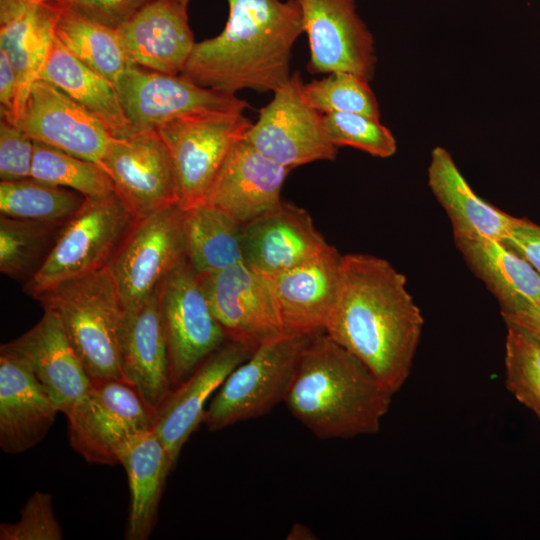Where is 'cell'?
Returning a JSON list of instances; mask_svg holds the SVG:
<instances>
[{"label":"cell","instance_id":"e575fe53","mask_svg":"<svg viewBox=\"0 0 540 540\" xmlns=\"http://www.w3.org/2000/svg\"><path fill=\"white\" fill-rule=\"evenodd\" d=\"M367 78L345 71L303 83L305 100L322 114L360 113L380 118L376 96Z\"/></svg>","mask_w":540,"mask_h":540},{"label":"cell","instance_id":"52a82bcc","mask_svg":"<svg viewBox=\"0 0 540 540\" xmlns=\"http://www.w3.org/2000/svg\"><path fill=\"white\" fill-rule=\"evenodd\" d=\"M243 112L193 113L157 128L174 165L181 209L205 202L227 154L252 125Z\"/></svg>","mask_w":540,"mask_h":540},{"label":"cell","instance_id":"f546056e","mask_svg":"<svg viewBox=\"0 0 540 540\" xmlns=\"http://www.w3.org/2000/svg\"><path fill=\"white\" fill-rule=\"evenodd\" d=\"M186 259L198 274L242 262V225L223 210L202 203L183 210Z\"/></svg>","mask_w":540,"mask_h":540},{"label":"cell","instance_id":"cb8c5ba5","mask_svg":"<svg viewBox=\"0 0 540 540\" xmlns=\"http://www.w3.org/2000/svg\"><path fill=\"white\" fill-rule=\"evenodd\" d=\"M60 412L17 357L0 351V447L18 454L37 445Z\"/></svg>","mask_w":540,"mask_h":540},{"label":"cell","instance_id":"7a4b0ae2","mask_svg":"<svg viewBox=\"0 0 540 540\" xmlns=\"http://www.w3.org/2000/svg\"><path fill=\"white\" fill-rule=\"evenodd\" d=\"M223 31L196 42L182 76L202 87L236 94L274 92L291 76L293 47L304 33L295 0H227Z\"/></svg>","mask_w":540,"mask_h":540},{"label":"cell","instance_id":"ba28073f","mask_svg":"<svg viewBox=\"0 0 540 540\" xmlns=\"http://www.w3.org/2000/svg\"><path fill=\"white\" fill-rule=\"evenodd\" d=\"M71 447L90 464H119L120 450L153 430L154 414L125 381L92 382L65 415Z\"/></svg>","mask_w":540,"mask_h":540},{"label":"cell","instance_id":"83f0119b","mask_svg":"<svg viewBox=\"0 0 540 540\" xmlns=\"http://www.w3.org/2000/svg\"><path fill=\"white\" fill-rule=\"evenodd\" d=\"M118 462L126 471L130 491L125 538L146 540L157 521L166 478L173 470L168 453L150 430L128 442L120 450Z\"/></svg>","mask_w":540,"mask_h":540},{"label":"cell","instance_id":"3957f363","mask_svg":"<svg viewBox=\"0 0 540 540\" xmlns=\"http://www.w3.org/2000/svg\"><path fill=\"white\" fill-rule=\"evenodd\" d=\"M393 393L325 332L305 348L284 400L291 414L321 439L376 434Z\"/></svg>","mask_w":540,"mask_h":540},{"label":"cell","instance_id":"7c38bea8","mask_svg":"<svg viewBox=\"0 0 540 540\" xmlns=\"http://www.w3.org/2000/svg\"><path fill=\"white\" fill-rule=\"evenodd\" d=\"M115 87L135 132L157 129L193 113L250 108L236 94L202 87L181 74H166L131 63L118 76Z\"/></svg>","mask_w":540,"mask_h":540},{"label":"cell","instance_id":"7402d4cb","mask_svg":"<svg viewBox=\"0 0 540 540\" xmlns=\"http://www.w3.org/2000/svg\"><path fill=\"white\" fill-rule=\"evenodd\" d=\"M289 172L242 138L227 154L204 203L223 210L243 226L281 203Z\"/></svg>","mask_w":540,"mask_h":540},{"label":"cell","instance_id":"ac0fdd59","mask_svg":"<svg viewBox=\"0 0 540 540\" xmlns=\"http://www.w3.org/2000/svg\"><path fill=\"white\" fill-rule=\"evenodd\" d=\"M119 344L123 379L154 414L172 391L160 287L140 304L124 309Z\"/></svg>","mask_w":540,"mask_h":540},{"label":"cell","instance_id":"603a6c76","mask_svg":"<svg viewBox=\"0 0 540 540\" xmlns=\"http://www.w3.org/2000/svg\"><path fill=\"white\" fill-rule=\"evenodd\" d=\"M251 354L245 345L228 340L174 388L154 413L153 431L164 444L173 468L184 444L203 423L207 401Z\"/></svg>","mask_w":540,"mask_h":540},{"label":"cell","instance_id":"f1b7e54d","mask_svg":"<svg viewBox=\"0 0 540 540\" xmlns=\"http://www.w3.org/2000/svg\"><path fill=\"white\" fill-rule=\"evenodd\" d=\"M37 78L63 90L100 120L112 137L126 138L135 133L115 85L73 56L56 37Z\"/></svg>","mask_w":540,"mask_h":540},{"label":"cell","instance_id":"e0dca14e","mask_svg":"<svg viewBox=\"0 0 540 540\" xmlns=\"http://www.w3.org/2000/svg\"><path fill=\"white\" fill-rule=\"evenodd\" d=\"M329 246L310 214L289 201L242 226V262L266 278L313 259Z\"/></svg>","mask_w":540,"mask_h":540},{"label":"cell","instance_id":"4dcf8cb0","mask_svg":"<svg viewBox=\"0 0 540 540\" xmlns=\"http://www.w3.org/2000/svg\"><path fill=\"white\" fill-rule=\"evenodd\" d=\"M54 32L55 37L73 56L114 85L129 63L116 29L75 12L59 7Z\"/></svg>","mask_w":540,"mask_h":540},{"label":"cell","instance_id":"1f68e13d","mask_svg":"<svg viewBox=\"0 0 540 540\" xmlns=\"http://www.w3.org/2000/svg\"><path fill=\"white\" fill-rule=\"evenodd\" d=\"M85 199L77 191L31 177L0 182V213L9 218L62 224Z\"/></svg>","mask_w":540,"mask_h":540},{"label":"cell","instance_id":"4fadbf2b","mask_svg":"<svg viewBox=\"0 0 540 540\" xmlns=\"http://www.w3.org/2000/svg\"><path fill=\"white\" fill-rule=\"evenodd\" d=\"M100 166L114 193L136 218L178 205V185L169 150L157 129L113 138Z\"/></svg>","mask_w":540,"mask_h":540},{"label":"cell","instance_id":"2e32d148","mask_svg":"<svg viewBox=\"0 0 540 540\" xmlns=\"http://www.w3.org/2000/svg\"><path fill=\"white\" fill-rule=\"evenodd\" d=\"M16 124L34 141L99 165L114 138L93 114L39 78L32 83Z\"/></svg>","mask_w":540,"mask_h":540},{"label":"cell","instance_id":"6da1fadb","mask_svg":"<svg viewBox=\"0 0 540 540\" xmlns=\"http://www.w3.org/2000/svg\"><path fill=\"white\" fill-rule=\"evenodd\" d=\"M424 319L405 276L369 254L342 255L325 333L359 359L393 394L407 381Z\"/></svg>","mask_w":540,"mask_h":540},{"label":"cell","instance_id":"9c48e42d","mask_svg":"<svg viewBox=\"0 0 540 540\" xmlns=\"http://www.w3.org/2000/svg\"><path fill=\"white\" fill-rule=\"evenodd\" d=\"M303 83L298 72L292 73L243 137L261 154L290 170L333 161L339 148L326 132L323 114L305 100Z\"/></svg>","mask_w":540,"mask_h":540},{"label":"cell","instance_id":"4316f807","mask_svg":"<svg viewBox=\"0 0 540 540\" xmlns=\"http://www.w3.org/2000/svg\"><path fill=\"white\" fill-rule=\"evenodd\" d=\"M454 242L470 269L496 297L501 312L540 302V273L504 242L486 237H454Z\"/></svg>","mask_w":540,"mask_h":540},{"label":"cell","instance_id":"8992f818","mask_svg":"<svg viewBox=\"0 0 540 540\" xmlns=\"http://www.w3.org/2000/svg\"><path fill=\"white\" fill-rule=\"evenodd\" d=\"M313 336L282 334L258 346L225 379L203 423L215 432L256 419L284 402L301 356Z\"/></svg>","mask_w":540,"mask_h":540},{"label":"cell","instance_id":"d590c367","mask_svg":"<svg viewBox=\"0 0 540 540\" xmlns=\"http://www.w3.org/2000/svg\"><path fill=\"white\" fill-rule=\"evenodd\" d=\"M504 365L507 389L540 420V343L508 326Z\"/></svg>","mask_w":540,"mask_h":540},{"label":"cell","instance_id":"8d00e7d4","mask_svg":"<svg viewBox=\"0 0 540 540\" xmlns=\"http://www.w3.org/2000/svg\"><path fill=\"white\" fill-rule=\"evenodd\" d=\"M323 122L330 140L372 156L388 158L395 154L396 140L378 118L360 113H327Z\"/></svg>","mask_w":540,"mask_h":540},{"label":"cell","instance_id":"ffe728a7","mask_svg":"<svg viewBox=\"0 0 540 540\" xmlns=\"http://www.w3.org/2000/svg\"><path fill=\"white\" fill-rule=\"evenodd\" d=\"M341 258L330 245L313 259L268 278L284 334L325 332L337 296Z\"/></svg>","mask_w":540,"mask_h":540},{"label":"cell","instance_id":"7bdbcfd3","mask_svg":"<svg viewBox=\"0 0 540 540\" xmlns=\"http://www.w3.org/2000/svg\"><path fill=\"white\" fill-rule=\"evenodd\" d=\"M501 315L507 327L518 328L540 343V302Z\"/></svg>","mask_w":540,"mask_h":540},{"label":"cell","instance_id":"836d02e7","mask_svg":"<svg viewBox=\"0 0 540 540\" xmlns=\"http://www.w3.org/2000/svg\"><path fill=\"white\" fill-rule=\"evenodd\" d=\"M30 177L77 191L85 197H103L114 193L111 178L99 164L38 141H34Z\"/></svg>","mask_w":540,"mask_h":540},{"label":"cell","instance_id":"ee69618b","mask_svg":"<svg viewBox=\"0 0 540 540\" xmlns=\"http://www.w3.org/2000/svg\"><path fill=\"white\" fill-rule=\"evenodd\" d=\"M315 535L312 533V531L301 524H294L291 528L290 532L288 533L287 539H293V540H308V539H315Z\"/></svg>","mask_w":540,"mask_h":540},{"label":"cell","instance_id":"f35d334b","mask_svg":"<svg viewBox=\"0 0 540 540\" xmlns=\"http://www.w3.org/2000/svg\"><path fill=\"white\" fill-rule=\"evenodd\" d=\"M34 157L32 140L16 123L0 121V178L11 181L29 178Z\"/></svg>","mask_w":540,"mask_h":540},{"label":"cell","instance_id":"9a60e30c","mask_svg":"<svg viewBox=\"0 0 540 540\" xmlns=\"http://www.w3.org/2000/svg\"><path fill=\"white\" fill-rule=\"evenodd\" d=\"M198 275L228 340L253 352L264 342L284 334L268 278L243 262Z\"/></svg>","mask_w":540,"mask_h":540},{"label":"cell","instance_id":"484cf974","mask_svg":"<svg viewBox=\"0 0 540 540\" xmlns=\"http://www.w3.org/2000/svg\"><path fill=\"white\" fill-rule=\"evenodd\" d=\"M428 185L451 221L453 237H486L505 242L524 221L477 196L443 147L432 150Z\"/></svg>","mask_w":540,"mask_h":540},{"label":"cell","instance_id":"d6986e66","mask_svg":"<svg viewBox=\"0 0 540 540\" xmlns=\"http://www.w3.org/2000/svg\"><path fill=\"white\" fill-rule=\"evenodd\" d=\"M0 351L22 361L65 415L92 385L59 317L51 310H44L32 328L2 344Z\"/></svg>","mask_w":540,"mask_h":540},{"label":"cell","instance_id":"74e56055","mask_svg":"<svg viewBox=\"0 0 540 540\" xmlns=\"http://www.w3.org/2000/svg\"><path fill=\"white\" fill-rule=\"evenodd\" d=\"M51 494L35 491L20 510L15 523H1L0 540H61Z\"/></svg>","mask_w":540,"mask_h":540},{"label":"cell","instance_id":"8fae6325","mask_svg":"<svg viewBox=\"0 0 540 540\" xmlns=\"http://www.w3.org/2000/svg\"><path fill=\"white\" fill-rule=\"evenodd\" d=\"M172 390L228 341L187 259L160 286Z\"/></svg>","mask_w":540,"mask_h":540},{"label":"cell","instance_id":"60d3db41","mask_svg":"<svg viewBox=\"0 0 540 540\" xmlns=\"http://www.w3.org/2000/svg\"><path fill=\"white\" fill-rule=\"evenodd\" d=\"M540 273V226L524 219L504 242Z\"/></svg>","mask_w":540,"mask_h":540},{"label":"cell","instance_id":"44dd1931","mask_svg":"<svg viewBox=\"0 0 540 540\" xmlns=\"http://www.w3.org/2000/svg\"><path fill=\"white\" fill-rule=\"evenodd\" d=\"M190 0H154L117 30L127 61L180 75L195 45L188 20Z\"/></svg>","mask_w":540,"mask_h":540},{"label":"cell","instance_id":"5b68a950","mask_svg":"<svg viewBox=\"0 0 540 540\" xmlns=\"http://www.w3.org/2000/svg\"><path fill=\"white\" fill-rule=\"evenodd\" d=\"M137 219L115 193L86 197L60 228L40 269L24 283L33 298L56 286L99 271L111 260Z\"/></svg>","mask_w":540,"mask_h":540},{"label":"cell","instance_id":"30bf717a","mask_svg":"<svg viewBox=\"0 0 540 540\" xmlns=\"http://www.w3.org/2000/svg\"><path fill=\"white\" fill-rule=\"evenodd\" d=\"M185 260L183 209L173 205L137 219L108 266L124 309L151 296Z\"/></svg>","mask_w":540,"mask_h":540},{"label":"cell","instance_id":"d4e9b609","mask_svg":"<svg viewBox=\"0 0 540 540\" xmlns=\"http://www.w3.org/2000/svg\"><path fill=\"white\" fill-rule=\"evenodd\" d=\"M58 13L50 1L0 0V50L16 73L17 120L52 48Z\"/></svg>","mask_w":540,"mask_h":540},{"label":"cell","instance_id":"5bb4252c","mask_svg":"<svg viewBox=\"0 0 540 540\" xmlns=\"http://www.w3.org/2000/svg\"><path fill=\"white\" fill-rule=\"evenodd\" d=\"M301 10L310 49L308 70L351 72L371 80L374 39L359 17L355 0H295Z\"/></svg>","mask_w":540,"mask_h":540},{"label":"cell","instance_id":"f6af8a7d","mask_svg":"<svg viewBox=\"0 0 540 540\" xmlns=\"http://www.w3.org/2000/svg\"><path fill=\"white\" fill-rule=\"evenodd\" d=\"M44 1H46V0H44Z\"/></svg>","mask_w":540,"mask_h":540},{"label":"cell","instance_id":"ab89813d","mask_svg":"<svg viewBox=\"0 0 540 540\" xmlns=\"http://www.w3.org/2000/svg\"><path fill=\"white\" fill-rule=\"evenodd\" d=\"M107 27L118 29L154 0H46Z\"/></svg>","mask_w":540,"mask_h":540},{"label":"cell","instance_id":"d6a6232c","mask_svg":"<svg viewBox=\"0 0 540 540\" xmlns=\"http://www.w3.org/2000/svg\"><path fill=\"white\" fill-rule=\"evenodd\" d=\"M64 223H46L0 216V271L27 282L47 258Z\"/></svg>","mask_w":540,"mask_h":540},{"label":"cell","instance_id":"277c9868","mask_svg":"<svg viewBox=\"0 0 540 540\" xmlns=\"http://www.w3.org/2000/svg\"><path fill=\"white\" fill-rule=\"evenodd\" d=\"M59 317L92 382L124 381L119 333L124 307L108 267L36 296Z\"/></svg>","mask_w":540,"mask_h":540},{"label":"cell","instance_id":"b9f144b4","mask_svg":"<svg viewBox=\"0 0 540 540\" xmlns=\"http://www.w3.org/2000/svg\"><path fill=\"white\" fill-rule=\"evenodd\" d=\"M0 115L2 119L17 121V78L8 55L0 50Z\"/></svg>","mask_w":540,"mask_h":540}]
</instances>
